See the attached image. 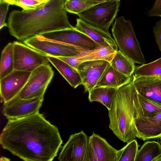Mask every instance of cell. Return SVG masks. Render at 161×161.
Instances as JSON below:
<instances>
[{"mask_svg":"<svg viewBox=\"0 0 161 161\" xmlns=\"http://www.w3.org/2000/svg\"><path fill=\"white\" fill-rule=\"evenodd\" d=\"M47 40L72 45L83 50H93L101 47L75 27L59 30L39 35Z\"/></svg>","mask_w":161,"mask_h":161,"instance_id":"obj_8","label":"cell"},{"mask_svg":"<svg viewBox=\"0 0 161 161\" xmlns=\"http://www.w3.org/2000/svg\"><path fill=\"white\" fill-rule=\"evenodd\" d=\"M138 147L136 139L127 143L123 148L117 151L116 161H135Z\"/></svg>","mask_w":161,"mask_h":161,"instance_id":"obj_27","label":"cell"},{"mask_svg":"<svg viewBox=\"0 0 161 161\" xmlns=\"http://www.w3.org/2000/svg\"><path fill=\"white\" fill-rule=\"evenodd\" d=\"M10 159L4 157H1L0 158V161H9Z\"/></svg>","mask_w":161,"mask_h":161,"instance_id":"obj_35","label":"cell"},{"mask_svg":"<svg viewBox=\"0 0 161 161\" xmlns=\"http://www.w3.org/2000/svg\"><path fill=\"white\" fill-rule=\"evenodd\" d=\"M118 89L108 87H96L89 92L88 99L90 102L100 103L109 110Z\"/></svg>","mask_w":161,"mask_h":161,"instance_id":"obj_22","label":"cell"},{"mask_svg":"<svg viewBox=\"0 0 161 161\" xmlns=\"http://www.w3.org/2000/svg\"><path fill=\"white\" fill-rule=\"evenodd\" d=\"M47 55L50 62L72 87L75 88L82 84L81 76L77 69L56 57Z\"/></svg>","mask_w":161,"mask_h":161,"instance_id":"obj_20","label":"cell"},{"mask_svg":"<svg viewBox=\"0 0 161 161\" xmlns=\"http://www.w3.org/2000/svg\"><path fill=\"white\" fill-rule=\"evenodd\" d=\"M13 43L9 42L2 50L0 63V80L14 70Z\"/></svg>","mask_w":161,"mask_h":161,"instance_id":"obj_24","label":"cell"},{"mask_svg":"<svg viewBox=\"0 0 161 161\" xmlns=\"http://www.w3.org/2000/svg\"><path fill=\"white\" fill-rule=\"evenodd\" d=\"M86 1H95V2H104L106 1H115V0H118L120 1V0H84Z\"/></svg>","mask_w":161,"mask_h":161,"instance_id":"obj_34","label":"cell"},{"mask_svg":"<svg viewBox=\"0 0 161 161\" xmlns=\"http://www.w3.org/2000/svg\"><path fill=\"white\" fill-rule=\"evenodd\" d=\"M112 32L119 50L134 63L142 65L146 62L136 38L131 22L124 16L115 19Z\"/></svg>","mask_w":161,"mask_h":161,"instance_id":"obj_4","label":"cell"},{"mask_svg":"<svg viewBox=\"0 0 161 161\" xmlns=\"http://www.w3.org/2000/svg\"></svg>","mask_w":161,"mask_h":161,"instance_id":"obj_39","label":"cell"},{"mask_svg":"<svg viewBox=\"0 0 161 161\" xmlns=\"http://www.w3.org/2000/svg\"><path fill=\"white\" fill-rule=\"evenodd\" d=\"M133 78L156 77L161 75V57L150 63L135 67Z\"/></svg>","mask_w":161,"mask_h":161,"instance_id":"obj_26","label":"cell"},{"mask_svg":"<svg viewBox=\"0 0 161 161\" xmlns=\"http://www.w3.org/2000/svg\"><path fill=\"white\" fill-rule=\"evenodd\" d=\"M2 147L25 161H51L63 143L58 128L39 112L9 119L0 135Z\"/></svg>","mask_w":161,"mask_h":161,"instance_id":"obj_1","label":"cell"},{"mask_svg":"<svg viewBox=\"0 0 161 161\" xmlns=\"http://www.w3.org/2000/svg\"><path fill=\"white\" fill-rule=\"evenodd\" d=\"M44 97L24 99L19 94L3 103V114L8 120L22 118L39 112Z\"/></svg>","mask_w":161,"mask_h":161,"instance_id":"obj_10","label":"cell"},{"mask_svg":"<svg viewBox=\"0 0 161 161\" xmlns=\"http://www.w3.org/2000/svg\"><path fill=\"white\" fill-rule=\"evenodd\" d=\"M134 119L150 117L161 112V105L148 100L136 92L133 100Z\"/></svg>","mask_w":161,"mask_h":161,"instance_id":"obj_19","label":"cell"},{"mask_svg":"<svg viewBox=\"0 0 161 161\" xmlns=\"http://www.w3.org/2000/svg\"><path fill=\"white\" fill-rule=\"evenodd\" d=\"M117 150L93 132L88 137L84 161H116Z\"/></svg>","mask_w":161,"mask_h":161,"instance_id":"obj_12","label":"cell"},{"mask_svg":"<svg viewBox=\"0 0 161 161\" xmlns=\"http://www.w3.org/2000/svg\"><path fill=\"white\" fill-rule=\"evenodd\" d=\"M14 69L32 72L39 66L49 64L47 55L18 41L13 42Z\"/></svg>","mask_w":161,"mask_h":161,"instance_id":"obj_6","label":"cell"},{"mask_svg":"<svg viewBox=\"0 0 161 161\" xmlns=\"http://www.w3.org/2000/svg\"><path fill=\"white\" fill-rule=\"evenodd\" d=\"M39 2L42 3H45L48 1L49 0H37Z\"/></svg>","mask_w":161,"mask_h":161,"instance_id":"obj_36","label":"cell"},{"mask_svg":"<svg viewBox=\"0 0 161 161\" xmlns=\"http://www.w3.org/2000/svg\"><path fill=\"white\" fill-rule=\"evenodd\" d=\"M43 3L36 0H17L14 5L27 11L35 9Z\"/></svg>","mask_w":161,"mask_h":161,"instance_id":"obj_29","label":"cell"},{"mask_svg":"<svg viewBox=\"0 0 161 161\" xmlns=\"http://www.w3.org/2000/svg\"><path fill=\"white\" fill-rule=\"evenodd\" d=\"M160 140L161 142V137L160 138Z\"/></svg>","mask_w":161,"mask_h":161,"instance_id":"obj_38","label":"cell"},{"mask_svg":"<svg viewBox=\"0 0 161 161\" xmlns=\"http://www.w3.org/2000/svg\"><path fill=\"white\" fill-rule=\"evenodd\" d=\"M17 0H3V1L7 3L10 5H14Z\"/></svg>","mask_w":161,"mask_h":161,"instance_id":"obj_33","label":"cell"},{"mask_svg":"<svg viewBox=\"0 0 161 161\" xmlns=\"http://www.w3.org/2000/svg\"><path fill=\"white\" fill-rule=\"evenodd\" d=\"M101 3L102 2L84 0H66L64 8L66 11L77 14L92 6Z\"/></svg>","mask_w":161,"mask_h":161,"instance_id":"obj_28","label":"cell"},{"mask_svg":"<svg viewBox=\"0 0 161 161\" xmlns=\"http://www.w3.org/2000/svg\"><path fill=\"white\" fill-rule=\"evenodd\" d=\"M54 72L49 64L42 65L32 72L20 92V97L28 99L43 97L52 79Z\"/></svg>","mask_w":161,"mask_h":161,"instance_id":"obj_7","label":"cell"},{"mask_svg":"<svg viewBox=\"0 0 161 161\" xmlns=\"http://www.w3.org/2000/svg\"><path fill=\"white\" fill-rule=\"evenodd\" d=\"M117 51L109 46H102L96 49L84 51L73 57H56L77 69L81 63L96 60H104L110 62Z\"/></svg>","mask_w":161,"mask_h":161,"instance_id":"obj_16","label":"cell"},{"mask_svg":"<svg viewBox=\"0 0 161 161\" xmlns=\"http://www.w3.org/2000/svg\"><path fill=\"white\" fill-rule=\"evenodd\" d=\"M88 137L82 131L71 135L62 147L58 159L60 161H84Z\"/></svg>","mask_w":161,"mask_h":161,"instance_id":"obj_13","label":"cell"},{"mask_svg":"<svg viewBox=\"0 0 161 161\" xmlns=\"http://www.w3.org/2000/svg\"><path fill=\"white\" fill-rule=\"evenodd\" d=\"M153 31L156 42L161 52V19L156 22L153 27Z\"/></svg>","mask_w":161,"mask_h":161,"instance_id":"obj_31","label":"cell"},{"mask_svg":"<svg viewBox=\"0 0 161 161\" xmlns=\"http://www.w3.org/2000/svg\"><path fill=\"white\" fill-rule=\"evenodd\" d=\"M75 28L85 34L101 46H109L117 51L118 47L114 39L109 33L106 32L82 21L76 19Z\"/></svg>","mask_w":161,"mask_h":161,"instance_id":"obj_18","label":"cell"},{"mask_svg":"<svg viewBox=\"0 0 161 161\" xmlns=\"http://www.w3.org/2000/svg\"><path fill=\"white\" fill-rule=\"evenodd\" d=\"M133 77V75L128 76L119 72L114 69L110 64L96 87H108L118 89L132 80Z\"/></svg>","mask_w":161,"mask_h":161,"instance_id":"obj_21","label":"cell"},{"mask_svg":"<svg viewBox=\"0 0 161 161\" xmlns=\"http://www.w3.org/2000/svg\"><path fill=\"white\" fill-rule=\"evenodd\" d=\"M134 119L137 138L146 141L161 137V112L150 117Z\"/></svg>","mask_w":161,"mask_h":161,"instance_id":"obj_15","label":"cell"},{"mask_svg":"<svg viewBox=\"0 0 161 161\" xmlns=\"http://www.w3.org/2000/svg\"><path fill=\"white\" fill-rule=\"evenodd\" d=\"M10 4L5 2L0 3V29L5 26L7 27V23L5 22V18Z\"/></svg>","mask_w":161,"mask_h":161,"instance_id":"obj_30","label":"cell"},{"mask_svg":"<svg viewBox=\"0 0 161 161\" xmlns=\"http://www.w3.org/2000/svg\"><path fill=\"white\" fill-rule=\"evenodd\" d=\"M120 1L102 2L90 7L77 15L82 21L109 33V29L119 10Z\"/></svg>","mask_w":161,"mask_h":161,"instance_id":"obj_5","label":"cell"},{"mask_svg":"<svg viewBox=\"0 0 161 161\" xmlns=\"http://www.w3.org/2000/svg\"><path fill=\"white\" fill-rule=\"evenodd\" d=\"M132 81L138 93L148 100L161 105V79L140 77L133 78Z\"/></svg>","mask_w":161,"mask_h":161,"instance_id":"obj_17","label":"cell"},{"mask_svg":"<svg viewBox=\"0 0 161 161\" xmlns=\"http://www.w3.org/2000/svg\"><path fill=\"white\" fill-rule=\"evenodd\" d=\"M110 64L104 60L86 61L80 63L77 69L81 76L85 92H90L97 86L103 73Z\"/></svg>","mask_w":161,"mask_h":161,"instance_id":"obj_11","label":"cell"},{"mask_svg":"<svg viewBox=\"0 0 161 161\" xmlns=\"http://www.w3.org/2000/svg\"><path fill=\"white\" fill-rule=\"evenodd\" d=\"M135 161H161V144L154 141L144 142L138 150Z\"/></svg>","mask_w":161,"mask_h":161,"instance_id":"obj_23","label":"cell"},{"mask_svg":"<svg viewBox=\"0 0 161 161\" xmlns=\"http://www.w3.org/2000/svg\"><path fill=\"white\" fill-rule=\"evenodd\" d=\"M66 1L49 0L35 9L12 11L7 23L10 34L24 41L44 33L74 28L64 8Z\"/></svg>","mask_w":161,"mask_h":161,"instance_id":"obj_2","label":"cell"},{"mask_svg":"<svg viewBox=\"0 0 161 161\" xmlns=\"http://www.w3.org/2000/svg\"><path fill=\"white\" fill-rule=\"evenodd\" d=\"M23 41L25 44L39 52L55 57L75 56L86 51L73 46L47 40L40 35Z\"/></svg>","mask_w":161,"mask_h":161,"instance_id":"obj_9","label":"cell"},{"mask_svg":"<svg viewBox=\"0 0 161 161\" xmlns=\"http://www.w3.org/2000/svg\"><path fill=\"white\" fill-rule=\"evenodd\" d=\"M134 64L119 50L116 51L110 62L114 69L128 76L133 75L135 67Z\"/></svg>","mask_w":161,"mask_h":161,"instance_id":"obj_25","label":"cell"},{"mask_svg":"<svg viewBox=\"0 0 161 161\" xmlns=\"http://www.w3.org/2000/svg\"><path fill=\"white\" fill-rule=\"evenodd\" d=\"M151 78H158L161 79V75H160L159 76H158V77H151Z\"/></svg>","mask_w":161,"mask_h":161,"instance_id":"obj_37","label":"cell"},{"mask_svg":"<svg viewBox=\"0 0 161 161\" xmlns=\"http://www.w3.org/2000/svg\"><path fill=\"white\" fill-rule=\"evenodd\" d=\"M31 73L14 69L0 79L1 102H6L18 95L27 82Z\"/></svg>","mask_w":161,"mask_h":161,"instance_id":"obj_14","label":"cell"},{"mask_svg":"<svg viewBox=\"0 0 161 161\" xmlns=\"http://www.w3.org/2000/svg\"><path fill=\"white\" fill-rule=\"evenodd\" d=\"M148 14L149 17H161V0H156L153 6L148 11Z\"/></svg>","mask_w":161,"mask_h":161,"instance_id":"obj_32","label":"cell"},{"mask_svg":"<svg viewBox=\"0 0 161 161\" xmlns=\"http://www.w3.org/2000/svg\"><path fill=\"white\" fill-rule=\"evenodd\" d=\"M132 80L118 88L108 110L109 128L119 139L127 143L137 136L133 111V100L136 91Z\"/></svg>","mask_w":161,"mask_h":161,"instance_id":"obj_3","label":"cell"}]
</instances>
